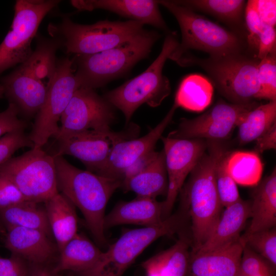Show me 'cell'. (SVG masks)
<instances>
[{"mask_svg":"<svg viewBox=\"0 0 276 276\" xmlns=\"http://www.w3.org/2000/svg\"><path fill=\"white\" fill-rule=\"evenodd\" d=\"M207 141V148L190 173L180 191V206L191 220L192 251L199 248L208 239L222 213L217 193L215 169L226 149L221 141Z\"/></svg>","mask_w":276,"mask_h":276,"instance_id":"cell-1","label":"cell"},{"mask_svg":"<svg viewBox=\"0 0 276 276\" xmlns=\"http://www.w3.org/2000/svg\"><path fill=\"white\" fill-rule=\"evenodd\" d=\"M53 155L58 192L80 210L97 243L105 244L106 207L113 193L121 188L122 182L79 169L63 156Z\"/></svg>","mask_w":276,"mask_h":276,"instance_id":"cell-2","label":"cell"},{"mask_svg":"<svg viewBox=\"0 0 276 276\" xmlns=\"http://www.w3.org/2000/svg\"><path fill=\"white\" fill-rule=\"evenodd\" d=\"M176 62L182 66H197L204 70L230 103L246 104L257 99L260 60L251 54L245 51L202 58L186 53Z\"/></svg>","mask_w":276,"mask_h":276,"instance_id":"cell-3","label":"cell"},{"mask_svg":"<svg viewBox=\"0 0 276 276\" xmlns=\"http://www.w3.org/2000/svg\"><path fill=\"white\" fill-rule=\"evenodd\" d=\"M158 3L174 16L181 30V40L170 59L176 62L191 49L206 52L210 56L246 51L247 42L241 34L229 30L174 1Z\"/></svg>","mask_w":276,"mask_h":276,"instance_id":"cell-4","label":"cell"},{"mask_svg":"<svg viewBox=\"0 0 276 276\" xmlns=\"http://www.w3.org/2000/svg\"><path fill=\"white\" fill-rule=\"evenodd\" d=\"M159 37L157 32L145 30L115 48L93 54L76 55L73 58L75 76L80 87L94 89L123 75L148 56Z\"/></svg>","mask_w":276,"mask_h":276,"instance_id":"cell-5","label":"cell"},{"mask_svg":"<svg viewBox=\"0 0 276 276\" xmlns=\"http://www.w3.org/2000/svg\"><path fill=\"white\" fill-rule=\"evenodd\" d=\"M144 24L137 21L102 20L82 25L64 17L58 24H50L48 32L59 40L68 54L90 55L127 42L143 33Z\"/></svg>","mask_w":276,"mask_h":276,"instance_id":"cell-6","label":"cell"},{"mask_svg":"<svg viewBox=\"0 0 276 276\" xmlns=\"http://www.w3.org/2000/svg\"><path fill=\"white\" fill-rule=\"evenodd\" d=\"M188 218L186 212L179 207L159 224L127 231L107 250L102 252L90 269L71 274L73 276H122L135 259L156 240L185 230Z\"/></svg>","mask_w":276,"mask_h":276,"instance_id":"cell-7","label":"cell"},{"mask_svg":"<svg viewBox=\"0 0 276 276\" xmlns=\"http://www.w3.org/2000/svg\"><path fill=\"white\" fill-rule=\"evenodd\" d=\"M178 43L176 33H169L160 53L147 70L103 97L113 107L123 112L127 124L141 105L147 104L152 107H157L170 95V83L163 74V69Z\"/></svg>","mask_w":276,"mask_h":276,"instance_id":"cell-8","label":"cell"},{"mask_svg":"<svg viewBox=\"0 0 276 276\" xmlns=\"http://www.w3.org/2000/svg\"><path fill=\"white\" fill-rule=\"evenodd\" d=\"M0 173L10 179L27 201H44L58 193L54 155L42 148H31L0 166Z\"/></svg>","mask_w":276,"mask_h":276,"instance_id":"cell-9","label":"cell"},{"mask_svg":"<svg viewBox=\"0 0 276 276\" xmlns=\"http://www.w3.org/2000/svg\"><path fill=\"white\" fill-rule=\"evenodd\" d=\"M57 0H17L10 30L0 44V74L27 61L33 53L31 42L44 16Z\"/></svg>","mask_w":276,"mask_h":276,"instance_id":"cell-10","label":"cell"},{"mask_svg":"<svg viewBox=\"0 0 276 276\" xmlns=\"http://www.w3.org/2000/svg\"><path fill=\"white\" fill-rule=\"evenodd\" d=\"M74 67L73 58L65 57L57 60L53 80L29 134L34 144L33 148H42L58 132V122L73 95L80 87Z\"/></svg>","mask_w":276,"mask_h":276,"instance_id":"cell-11","label":"cell"},{"mask_svg":"<svg viewBox=\"0 0 276 276\" xmlns=\"http://www.w3.org/2000/svg\"><path fill=\"white\" fill-rule=\"evenodd\" d=\"M258 106L255 101L237 104L219 101L213 107L196 118H181L178 127L167 136L221 141L229 137L245 115Z\"/></svg>","mask_w":276,"mask_h":276,"instance_id":"cell-12","label":"cell"},{"mask_svg":"<svg viewBox=\"0 0 276 276\" xmlns=\"http://www.w3.org/2000/svg\"><path fill=\"white\" fill-rule=\"evenodd\" d=\"M113 107L94 89L81 87L74 93L62 113L56 139L88 130L107 131L115 119Z\"/></svg>","mask_w":276,"mask_h":276,"instance_id":"cell-13","label":"cell"},{"mask_svg":"<svg viewBox=\"0 0 276 276\" xmlns=\"http://www.w3.org/2000/svg\"><path fill=\"white\" fill-rule=\"evenodd\" d=\"M128 131H99L88 130L59 137L54 155H71L80 160L87 170L97 174L106 163L112 146L132 139Z\"/></svg>","mask_w":276,"mask_h":276,"instance_id":"cell-14","label":"cell"},{"mask_svg":"<svg viewBox=\"0 0 276 276\" xmlns=\"http://www.w3.org/2000/svg\"><path fill=\"white\" fill-rule=\"evenodd\" d=\"M168 176V188L164 202V218L170 216L176 198L188 174L207 148L203 139H178L162 136Z\"/></svg>","mask_w":276,"mask_h":276,"instance_id":"cell-15","label":"cell"},{"mask_svg":"<svg viewBox=\"0 0 276 276\" xmlns=\"http://www.w3.org/2000/svg\"><path fill=\"white\" fill-rule=\"evenodd\" d=\"M177 108L173 104L164 119L142 137L125 140L115 144L106 163L97 174L122 182L123 175L129 167L155 150L156 144L172 121Z\"/></svg>","mask_w":276,"mask_h":276,"instance_id":"cell-16","label":"cell"},{"mask_svg":"<svg viewBox=\"0 0 276 276\" xmlns=\"http://www.w3.org/2000/svg\"><path fill=\"white\" fill-rule=\"evenodd\" d=\"M243 242L238 239L216 249L204 252L191 251L185 276H236Z\"/></svg>","mask_w":276,"mask_h":276,"instance_id":"cell-17","label":"cell"},{"mask_svg":"<svg viewBox=\"0 0 276 276\" xmlns=\"http://www.w3.org/2000/svg\"><path fill=\"white\" fill-rule=\"evenodd\" d=\"M71 4L81 11L101 9L108 10L130 20L148 24L168 33L167 26L159 10L158 1L74 0Z\"/></svg>","mask_w":276,"mask_h":276,"instance_id":"cell-18","label":"cell"},{"mask_svg":"<svg viewBox=\"0 0 276 276\" xmlns=\"http://www.w3.org/2000/svg\"><path fill=\"white\" fill-rule=\"evenodd\" d=\"M5 244L12 255L29 263L49 265L55 252L50 237L34 229L13 227L6 229Z\"/></svg>","mask_w":276,"mask_h":276,"instance_id":"cell-19","label":"cell"},{"mask_svg":"<svg viewBox=\"0 0 276 276\" xmlns=\"http://www.w3.org/2000/svg\"><path fill=\"white\" fill-rule=\"evenodd\" d=\"M164 218V202L156 199L137 197L129 201H121L105 215L106 228L123 224L151 226L159 224Z\"/></svg>","mask_w":276,"mask_h":276,"instance_id":"cell-20","label":"cell"},{"mask_svg":"<svg viewBox=\"0 0 276 276\" xmlns=\"http://www.w3.org/2000/svg\"><path fill=\"white\" fill-rule=\"evenodd\" d=\"M250 215V200L241 198L225 208L208 239L196 250L192 252L210 251L238 239Z\"/></svg>","mask_w":276,"mask_h":276,"instance_id":"cell-21","label":"cell"},{"mask_svg":"<svg viewBox=\"0 0 276 276\" xmlns=\"http://www.w3.org/2000/svg\"><path fill=\"white\" fill-rule=\"evenodd\" d=\"M169 248L144 261L142 267L146 276H185L192 251L190 238L185 230Z\"/></svg>","mask_w":276,"mask_h":276,"instance_id":"cell-22","label":"cell"},{"mask_svg":"<svg viewBox=\"0 0 276 276\" xmlns=\"http://www.w3.org/2000/svg\"><path fill=\"white\" fill-rule=\"evenodd\" d=\"M251 222L245 233L268 229L276 225V170L260 181L252 191Z\"/></svg>","mask_w":276,"mask_h":276,"instance_id":"cell-23","label":"cell"},{"mask_svg":"<svg viewBox=\"0 0 276 276\" xmlns=\"http://www.w3.org/2000/svg\"><path fill=\"white\" fill-rule=\"evenodd\" d=\"M43 203L51 232L60 252L78 234L75 206L59 192Z\"/></svg>","mask_w":276,"mask_h":276,"instance_id":"cell-24","label":"cell"},{"mask_svg":"<svg viewBox=\"0 0 276 276\" xmlns=\"http://www.w3.org/2000/svg\"><path fill=\"white\" fill-rule=\"evenodd\" d=\"M121 188L135 193L137 197L156 199L167 195L168 181L163 149L146 167L122 182Z\"/></svg>","mask_w":276,"mask_h":276,"instance_id":"cell-25","label":"cell"},{"mask_svg":"<svg viewBox=\"0 0 276 276\" xmlns=\"http://www.w3.org/2000/svg\"><path fill=\"white\" fill-rule=\"evenodd\" d=\"M102 251L85 237L77 234L59 252L53 271L78 273L90 269L98 261Z\"/></svg>","mask_w":276,"mask_h":276,"instance_id":"cell-26","label":"cell"},{"mask_svg":"<svg viewBox=\"0 0 276 276\" xmlns=\"http://www.w3.org/2000/svg\"><path fill=\"white\" fill-rule=\"evenodd\" d=\"M40 203L25 201L0 210V221L6 229L20 227L37 229L52 235L44 206Z\"/></svg>","mask_w":276,"mask_h":276,"instance_id":"cell-27","label":"cell"},{"mask_svg":"<svg viewBox=\"0 0 276 276\" xmlns=\"http://www.w3.org/2000/svg\"><path fill=\"white\" fill-rule=\"evenodd\" d=\"M213 86L204 76L191 74L181 82L175 95L174 104L178 108L201 111L211 104Z\"/></svg>","mask_w":276,"mask_h":276,"instance_id":"cell-28","label":"cell"},{"mask_svg":"<svg viewBox=\"0 0 276 276\" xmlns=\"http://www.w3.org/2000/svg\"><path fill=\"white\" fill-rule=\"evenodd\" d=\"M176 4L193 11L209 14L229 25L239 33L243 24L246 2L243 0L174 1Z\"/></svg>","mask_w":276,"mask_h":276,"instance_id":"cell-29","label":"cell"},{"mask_svg":"<svg viewBox=\"0 0 276 276\" xmlns=\"http://www.w3.org/2000/svg\"><path fill=\"white\" fill-rule=\"evenodd\" d=\"M226 167L236 183L243 186H256L263 169L259 155L254 151H228Z\"/></svg>","mask_w":276,"mask_h":276,"instance_id":"cell-30","label":"cell"},{"mask_svg":"<svg viewBox=\"0 0 276 276\" xmlns=\"http://www.w3.org/2000/svg\"><path fill=\"white\" fill-rule=\"evenodd\" d=\"M276 123V100L258 105L249 111L238 125L240 145L256 141Z\"/></svg>","mask_w":276,"mask_h":276,"instance_id":"cell-31","label":"cell"},{"mask_svg":"<svg viewBox=\"0 0 276 276\" xmlns=\"http://www.w3.org/2000/svg\"><path fill=\"white\" fill-rule=\"evenodd\" d=\"M228 151L225 150L220 155L215 169L216 187L222 206L226 208L239 201L240 196L236 182L229 173L226 167Z\"/></svg>","mask_w":276,"mask_h":276,"instance_id":"cell-32","label":"cell"},{"mask_svg":"<svg viewBox=\"0 0 276 276\" xmlns=\"http://www.w3.org/2000/svg\"><path fill=\"white\" fill-rule=\"evenodd\" d=\"M245 244L276 267V229L244 233L240 236Z\"/></svg>","mask_w":276,"mask_h":276,"instance_id":"cell-33","label":"cell"},{"mask_svg":"<svg viewBox=\"0 0 276 276\" xmlns=\"http://www.w3.org/2000/svg\"><path fill=\"white\" fill-rule=\"evenodd\" d=\"M258 74L260 88L257 99L276 100V52L260 60Z\"/></svg>","mask_w":276,"mask_h":276,"instance_id":"cell-34","label":"cell"},{"mask_svg":"<svg viewBox=\"0 0 276 276\" xmlns=\"http://www.w3.org/2000/svg\"><path fill=\"white\" fill-rule=\"evenodd\" d=\"M275 268L269 262L243 242L238 273L250 276H275Z\"/></svg>","mask_w":276,"mask_h":276,"instance_id":"cell-35","label":"cell"},{"mask_svg":"<svg viewBox=\"0 0 276 276\" xmlns=\"http://www.w3.org/2000/svg\"><path fill=\"white\" fill-rule=\"evenodd\" d=\"M245 26L247 31L246 42L251 54L257 57L259 37L263 23L257 8L256 0L247 2L244 10Z\"/></svg>","mask_w":276,"mask_h":276,"instance_id":"cell-36","label":"cell"},{"mask_svg":"<svg viewBox=\"0 0 276 276\" xmlns=\"http://www.w3.org/2000/svg\"><path fill=\"white\" fill-rule=\"evenodd\" d=\"M34 147L25 129L9 132L0 138V166L12 157L14 153L20 148Z\"/></svg>","mask_w":276,"mask_h":276,"instance_id":"cell-37","label":"cell"},{"mask_svg":"<svg viewBox=\"0 0 276 276\" xmlns=\"http://www.w3.org/2000/svg\"><path fill=\"white\" fill-rule=\"evenodd\" d=\"M15 105L9 103L6 109L0 112V138L6 134L19 129H25L27 122L19 117Z\"/></svg>","mask_w":276,"mask_h":276,"instance_id":"cell-38","label":"cell"},{"mask_svg":"<svg viewBox=\"0 0 276 276\" xmlns=\"http://www.w3.org/2000/svg\"><path fill=\"white\" fill-rule=\"evenodd\" d=\"M27 201L16 186L0 173V210Z\"/></svg>","mask_w":276,"mask_h":276,"instance_id":"cell-39","label":"cell"},{"mask_svg":"<svg viewBox=\"0 0 276 276\" xmlns=\"http://www.w3.org/2000/svg\"><path fill=\"white\" fill-rule=\"evenodd\" d=\"M32 266L14 255L9 258L0 257V276H29Z\"/></svg>","mask_w":276,"mask_h":276,"instance_id":"cell-40","label":"cell"},{"mask_svg":"<svg viewBox=\"0 0 276 276\" xmlns=\"http://www.w3.org/2000/svg\"><path fill=\"white\" fill-rule=\"evenodd\" d=\"M274 52H276L275 27L263 24L259 37L257 58L261 60Z\"/></svg>","mask_w":276,"mask_h":276,"instance_id":"cell-41","label":"cell"},{"mask_svg":"<svg viewBox=\"0 0 276 276\" xmlns=\"http://www.w3.org/2000/svg\"><path fill=\"white\" fill-rule=\"evenodd\" d=\"M257 8L263 24L275 27L276 22V1L256 0Z\"/></svg>","mask_w":276,"mask_h":276,"instance_id":"cell-42","label":"cell"},{"mask_svg":"<svg viewBox=\"0 0 276 276\" xmlns=\"http://www.w3.org/2000/svg\"><path fill=\"white\" fill-rule=\"evenodd\" d=\"M254 151L258 154L276 148V123L256 140Z\"/></svg>","mask_w":276,"mask_h":276,"instance_id":"cell-43","label":"cell"},{"mask_svg":"<svg viewBox=\"0 0 276 276\" xmlns=\"http://www.w3.org/2000/svg\"><path fill=\"white\" fill-rule=\"evenodd\" d=\"M29 276H60L53 271V266L33 265Z\"/></svg>","mask_w":276,"mask_h":276,"instance_id":"cell-44","label":"cell"},{"mask_svg":"<svg viewBox=\"0 0 276 276\" xmlns=\"http://www.w3.org/2000/svg\"><path fill=\"white\" fill-rule=\"evenodd\" d=\"M6 233V230L0 221V233L3 235H5Z\"/></svg>","mask_w":276,"mask_h":276,"instance_id":"cell-45","label":"cell"},{"mask_svg":"<svg viewBox=\"0 0 276 276\" xmlns=\"http://www.w3.org/2000/svg\"><path fill=\"white\" fill-rule=\"evenodd\" d=\"M4 96V91L3 86L0 84V99Z\"/></svg>","mask_w":276,"mask_h":276,"instance_id":"cell-46","label":"cell"},{"mask_svg":"<svg viewBox=\"0 0 276 276\" xmlns=\"http://www.w3.org/2000/svg\"><path fill=\"white\" fill-rule=\"evenodd\" d=\"M236 276H250V275H243V274H241L238 273Z\"/></svg>","mask_w":276,"mask_h":276,"instance_id":"cell-47","label":"cell"}]
</instances>
